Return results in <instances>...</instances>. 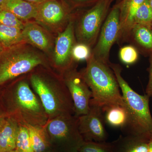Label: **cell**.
<instances>
[{
	"label": "cell",
	"instance_id": "cell-37",
	"mask_svg": "<svg viewBox=\"0 0 152 152\" xmlns=\"http://www.w3.org/2000/svg\"><path fill=\"white\" fill-rule=\"evenodd\" d=\"M46 152H56L55 151H54L53 150L51 149V150H50V151H47Z\"/></svg>",
	"mask_w": 152,
	"mask_h": 152
},
{
	"label": "cell",
	"instance_id": "cell-25",
	"mask_svg": "<svg viewBox=\"0 0 152 152\" xmlns=\"http://www.w3.org/2000/svg\"><path fill=\"white\" fill-rule=\"evenodd\" d=\"M0 24L23 30L24 25L15 15L10 11L0 9Z\"/></svg>",
	"mask_w": 152,
	"mask_h": 152
},
{
	"label": "cell",
	"instance_id": "cell-4",
	"mask_svg": "<svg viewBox=\"0 0 152 152\" xmlns=\"http://www.w3.org/2000/svg\"><path fill=\"white\" fill-rule=\"evenodd\" d=\"M126 107L129 116L126 134L150 137L152 134V117L149 107L150 97L141 95L134 91L122 76V68L118 64L110 63Z\"/></svg>",
	"mask_w": 152,
	"mask_h": 152
},
{
	"label": "cell",
	"instance_id": "cell-3",
	"mask_svg": "<svg viewBox=\"0 0 152 152\" xmlns=\"http://www.w3.org/2000/svg\"><path fill=\"white\" fill-rule=\"evenodd\" d=\"M87 61L86 67L81 73L92 94L90 102L102 109L114 105L126 106L109 64L97 60L92 54Z\"/></svg>",
	"mask_w": 152,
	"mask_h": 152
},
{
	"label": "cell",
	"instance_id": "cell-10",
	"mask_svg": "<svg viewBox=\"0 0 152 152\" xmlns=\"http://www.w3.org/2000/svg\"><path fill=\"white\" fill-rule=\"evenodd\" d=\"M79 129L85 141L105 142L108 137L102 109L90 102L87 114L78 117Z\"/></svg>",
	"mask_w": 152,
	"mask_h": 152
},
{
	"label": "cell",
	"instance_id": "cell-20",
	"mask_svg": "<svg viewBox=\"0 0 152 152\" xmlns=\"http://www.w3.org/2000/svg\"><path fill=\"white\" fill-rule=\"evenodd\" d=\"M22 31L18 28L0 24V45L6 50L25 42Z\"/></svg>",
	"mask_w": 152,
	"mask_h": 152
},
{
	"label": "cell",
	"instance_id": "cell-13",
	"mask_svg": "<svg viewBox=\"0 0 152 152\" xmlns=\"http://www.w3.org/2000/svg\"><path fill=\"white\" fill-rule=\"evenodd\" d=\"M65 11L59 3L54 0H45L38 4L37 19L47 24L57 25L64 20Z\"/></svg>",
	"mask_w": 152,
	"mask_h": 152
},
{
	"label": "cell",
	"instance_id": "cell-23",
	"mask_svg": "<svg viewBox=\"0 0 152 152\" xmlns=\"http://www.w3.org/2000/svg\"><path fill=\"white\" fill-rule=\"evenodd\" d=\"M16 150L19 152H35L30 140L28 130L26 126H20L16 142Z\"/></svg>",
	"mask_w": 152,
	"mask_h": 152
},
{
	"label": "cell",
	"instance_id": "cell-21",
	"mask_svg": "<svg viewBox=\"0 0 152 152\" xmlns=\"http://www.w3.org/2000/svg\"><path fill=\"white\" fill-rule=\"evenodd\" d=\"M140 46L152 52V30L151 28L140 24H134L131 30L130 37Z\"/></svg>",
	"mask_w": 152,
	"mask_h": 152
},
{
	"label": "cell",
	"instance_id": "cell-1",
	"mask_svg": "<svg viewBox=\"0 0 152 152\" xmlns=\"http://www.w3.org/2000/svg\"><path fill=\"white\" fill-rule=\"evenodd\" d=\"M23 76L0 90L6 113L22 126H44L48 115L28 80Z\"/></svg>",
	"mask_w": 152,
	"mask_h": 152
},
{
	"label": "cell",
	"instance_id": "cell-36",
	"mask_svg": "<svg viewBox=\"0 0 152 152\" xmlns=\"http://www.w3.org/2000/svg\"><path fill=\"white\" fill-rule=\"evenodd\" d=\"M8 152H19L18 151H17V150L15 149V150H12V151H9Z\"/></svg>",
	"mask_w": 152,
	"mask_h": 152
},
{
	"label": "cell",
	"instance_id": "cell-11",
	"mask_svg": "<svg viewBox=\"0 0 152 152\" xmlns=\"http://www.w3.org/2000/svg\"><path fill=\"white\" fill-rule=\"evenodd\" d=\"M75 44L74 23L70 20L65 29L59 34L56 41L54 65L62 73V75L72 67V50Z\"/></svg>",
	"mask_w": 152,
	"mask_h": 152
},
{
	"label": "cell",
	"instance_id": "cell-2",
	"mask_svg": "<svg viewBox=\"0 0 152 152\" xmlns=\"http://www.w3.org/2000/svg\"><path fill=\"white\" fill-rule=\"evenodd\" d=\"M28 80L45 110L48 120L61 116L75 115L72 99L62 77L34 69Z\"/></svg>",
	"mask_w": 152,
	"mask_h": 152
},
{
	"label": "cell",
	"instance_id": "cell-6",
	"mask_svg": "<svg viewBox=\"0 0 152 152\" xmlns=\"http://www.w3.org/2000/svg\"><path fill=\"white\" fill-rule=\"evenodd\" d=\"M44 127L56 152L78 151L85 141L79 131L78 118L74 115L48 120Z\"/></svg>",
	"mask_w": 152,
	"mask_h": 152
},
{
	"label": "cell",
	"instance_id": "cell-31",
	"mask_svg": "<svg viewBox=\"0 0 152 152\" xmlns=\"http://www.w3.org/2000/svg\"><path fill=\"white\" fill-rule=\"evenodd\" d=\"M148 152H152V134L150 136L149 140Z\"/></svg>",
	"mask_w": 152,
	"mask_h": 152
},
{
	"label": "cell",
	"instance_id": "cell-41",
	"mask_svg": "<svg viewBox=\"0 0 152 152\" xmlns=\"http://www.w3.org/2000/svg\"><path fill=\"white\" fill-rule=\"evenodd\" d=\"M1 53H0V54H1Z\"/></svg>",
	"mask_w": 152,
	"mask_h": 152
},
{
	"label": "cell",
	"instance_id": "cell-35",
	"mask_svg": "<svg viewBox=\"0 0 152 152\" xmlns=\"http://www.w3.org/2000/svg\"><path fill=\"white\" fill-rule=\"evenodd\" d=\"M4 1V0H0V7H1V6L2 5Z\"/></svg>",
	"mask_w": 152,
	"mask_h": 152
},
{
	"label": "cell",
	"instance_id": "cell-30",
	"mask_svg": "<svg viewBox=\"0 0 152 152\" xmlns=\"http://www.w3.org/2000/svg\"><path fill=\"white\" fill-rule=\"evenodd\" d=\"M77 2L81 4H90L94 5L98 0H74Z\"/></svg>",
	"mask_w": 152,
	"mask_h": 152
},
{
	"label": "cell",
	"instance_id": "cell-28",
	"mask_svg": "<svg viewBox=\"0 0 152 152\" xmlns=\"http://www.w3.org/2000/svg\"><path fill=\"white\" fill-rule=\"evenodd\" d=\"M149 81L147 85L146 94L150 97H152V52L151 53L150 59V66L149 68Z\"/></svg>",
	"mask_w": 152,
	"mask_h": 152
},
{
	"label": "cell",
	"instance_id": "cell-32",
	"mask_svg": "<svg viewBox=\"0 0 152 152\" xmlns=\"http://www.w3.org/2000/svg\"><path fill=\"white\" fill-rule=\"evenodd\" d=\"M29 2L33 3L35 4H39L43 2L45 0H25Z\"/></svg>",
	"mask_w": 152,
	"mask_h": 152
},
{
	"label": "cell",
	"instance_id": "cell-15",
	"mask_svg": "<svg viewBox=\"0 0 152 152\" xmlns=\"http://www.w3.org/2000/svg\"><path fill=\"white\" fill-rule=\"evenodd\" d=\"M20 125L11 116L6 117L0 126V152L16 149L17 136Z\"/></svg>",
	"mask_w": 152,
	"mask_h": 152
},
{
	"label": "cell",
	"instance_id": "cell-34",
	"mask_svg": "<svg viewBox=\"0 0 152 152\" xmlns=\"http://www.w3.org/2000/svg\"><path fill=\"white\" fill-rule=\"evenodd\" d=\"M5 49L4 48L1 46L0 45V53H1L2 52L4 51Z\"/></svg>",
	"mask_w": 152,
	"mask_h": 152
},
{
	"label": "cell",
	"instance_id": "cell-24",
	"mask_svg": "<svg viewBox=\"0 0 152 152\" xmlns=\"http://www.w3.org/2000/svg\"><path fill=\"white\" fill-rule=\"evenodd\" d=\"M79 152H113L112 142L85 141L79 148Z\"/></svg>",
	"mask_w": 152,
	"mask_h": 152
},
{
	"label": "cell",
	"instance_id": "cell-27",
	"mask_svg": "<svg viewBox=\"0 0 152 152\" xmlns=\"http://www.w3.org/2000/svg\"><path fill=\"white\" fill-rule=\"evenodd\" d=\"M91 49L88 46L82 43L75 44L72 50L73 59L77 61H87L91 55Z\"/></svg>",
	"mask_w": 152,
	"mask_h": 152
},
{
	"label": "cell",
	"instance_id": "cell-18",
	"mask_svg": "<svg viewBox=\"0 0 152 152\" xmlns=\"http://www.w3.org/2000/svg\"><path fill=\"white\" fill-rule=\"evenodd\" d=\"M105 122L113 127L124 131L127 126L129 113L126 106L114 105L102 109Z\"/></svg>",
	"mask_w": 152,
	"mask_h": 152
},
{
	"label": "cell",
	"instance_id": "cell-9",
	"mask_svg": "<svg viewBox=\"0 0 152 152\" xmlns=\"http://www.w3.org/2000/svg\"><path fill=\"white\" fill-rule=\"evenodd\" d=\"M62 77L72 99L75 115L78 117L87 114L90 109L92 94L81 73L72 67Z\"/></svg>",
	"mask_w": 152,
	"mask_h": 152
},
{
	"label": "cell",
	"instance_id": "cell-40",
	"mask_svg": "<svg viewBox=\"0 0 152 152\" xmlns=\"http://www.w3.org/2000/svg\"><path fill=\"white\" fill-rule=\"evenodd\" d=\"M74 152H79L78 151H76Z\"/></svg>",
	"mask_w": 152,
	"mask_h": 152
},
{
	"label": "cell",
	"instance_id": "cell-5",
	"mask_svg": "<svg viewBox=\"0 0 152 152\" xmlns=\"http://www.w3.org/2000/svg\"><path fill=\"white\" fill-rule=\"evenodd\" d=\"M43 61L23 43L5 50L0 54V90L43 65Z\"/></svg>",
	"mask_w": 152,
	"mask_h": 152
},
{
	"label": "cell",
	"instance_id": "cell-33",
	"mask_svg": "<svg viewBox=\"0 0 152 152\" xmlns=\"http://www.w3.org/2000/svg\"><path fill=\"white\" fill-rule=\"evenodd\" d=\"M148 1L149 4L152 10V0H148Z\"/></svg>",
	"mask_w": 152,
	"mask_h": 152
},
{
	"label": "cell",
	"instance_id": "cell-39",
	"mask_svg": "<svg viewBox=\"0 0 152 152\" xmlns=\"http://www.w3.org/2000/svg\"><path fill=\"white\" fill-rule=\"evenodd\" d=\"M151 29L152 30V22H151Z\"/></svg>",
	"mask_w": 152,
	"mask_h": 152
},
{
	"label": "cell",
	"instance_id": "cell-7",
	"mask_svg": "<svg viewBox=\"0 0 152 152\" xmlns=\"http://www.w3.org/2000/svg\"><path fill=\"white\" fill-rule=\"evenodd\" d=\"M110 4L109 0H98L83 16L77 28L79 43L86 44L92 49L94 48L107 15Z\"/></svg>",
	"mask_w": 152,
	"mask_h": 152
},
{
	"label": "cell",
	"instance_id": "cell-14",
	"mask_svg": "<svg viewBox=\"0 0 152 152\" xmlns=\"http://www.w3.org/2000/svg\"><path fill=\"white\" fill-rule=\"evenodd\" d=\"M150 137L126 134L112 142L113 152H148Z\"/></svg>",
	"mask_w": 152,
	"mask_h": 152
},
{
	"label": "cell",
	"instance_id": "cell-17",
	"mask_svg": "<svg viewBox=\"0 0 152 152\" xmlns=\"http://www.w3.org/2000/svg\"><path fill=\"white\" fill-rule=\"evenodd\" d=\"M22 32L25 42H27L43 50H46L49 48V38L38 25L34 23H27L24 25Z\"/></svg>",
	"mask_w": 152,
	"mask_h": 152
},
{
	"label": "cell",
	"instance_id": "cell-19",
	"mask_svg": "<svg viewBox=\"0 0 152 152\" xmlns=\"http://www.w3.org/2000/svg\"><path fill=\"white\" fill-rule=\"evenodd\" d=\"M26 127L35 152H46L52 149L44 126H28Z\"/></svg>",
	"mask_w": 152,
	"mask_h": 152
},
{
	"label": "cell",
	"instance_id": "cell-16",
	"mask_svg": "<svg viewBox=\"0 0 152 152\" xmlns=\"http://www.w3.org/2000/svg\"><path fill=\"white\" fill-rule=\"evenodd\" d=\"M38 8V4L25 0H4L0 9L10 11L19 19L27 20L36 18Z\"/></svg>",
	"mask_w": 152,
	"mask_h": 152
},
{
	"label": "cell",
	"instance_id": "cell-26",
	"mask_svg": "<svg viewBox=\"0 0 152 152\" xmlns=\"http://www.w3.org/2000/svg\"><path fill=\"white\" fill-rule=\"evenodd\" d=\"M119 56L122 62L128 65L134 64L138 58L137 50L132 45L125 46L121 48Z\"/></svg>",
	"mask_w": 152,
	"mask_h": 152
},
{
	"label": "cell",
	"instance_id": "cell-29",
	"mask_svg": "<svg viewBox=\"0 0 152 152\" xmlns=\"http://www.w3.org/2000/svg\"><path fill=\"white\" fill-rule=\"evenodd\" d=\"M7 116H8L7 114L6 113L5 109L3 104L1 96V91H0V126L2 124Z\"/></svg>",
	"mask_w": 152,
	"mask_h": 152
},
{
	"label": "cell",
	"instance_id": "cell-8",
	"mask_svg": "<svg viewBox=\"0 0 152 152\" xmlns=\"http://www.w3.org/2000/svg\"><path fill=\"white\" fill-rule=\"evenodd\" d=\"M120 31V9L116 4L107 15L97 41L92 49L91 54L95 58L105 64H110V51L118 39Z\"/></svg>",
	"mask_w": 152,
	"mask_h": 152
},
{
	"label": "cell",
	"instance_id": "cell-12",
	"mask_svg": "<svg viewBox=\"0 0 152 152\" xmlns=\"http://www.w3.org/2000/svg\"><path fill=\"white\" fill-rule=\"evenodd\" d=\"M146 0H121L117 4L120 12V31L118 42H122L129 38L134 25V18L137 10Z\"/></svg>",
	"mask_w": 152,
	"mask_h": 152
},
{
	"label": "cell",
	"instance_id": "cell-38",
	"mask_svg": "<svg viewBox=\"0 0 152 152\" xmlns=\"http://www.w3.org/2000/svg\"><path fill=\"white\" fill-rule=\"evenodd\" d=\"M114 1V0H109V1H110V4L113 1Z\"/></svg>",
	"mask_w": 152,
	"mask_h": 152
},
{
	"label": "cell",
	"instance_id": "cell-22",
	"mask_svg": "<svg viewBox=\"0 0 152 152\" xmlns=\"http://www.w3.org/2000/svg\"><path fill=\"white\" fill-rule=\"evenodd\" d=\"M152 20V10L148 0H146L136 11L134 16V25H142L151 28Z\"/></svg>",
	"mask_w": 152,
	"mask_h": 152
}]
</instances>
